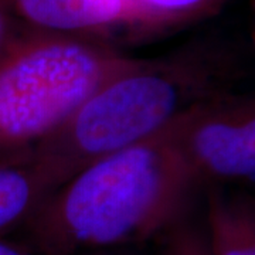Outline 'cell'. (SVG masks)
Listing matches in <instances>:
<instances>
[{
    "instance_id": "obj_1",
    "label": "cell",
    "mask_w": 255,
    "mask_h": 255,
    "mask_svg": "<svg viewBox=\"0 0 255 255\" xmlns=\"http://www.w3.org/2000/svg\"><path fill=\"white\" fill-rule=\"evenodd\" d=\"M199 183L167 127L104 156L54 191L24 226L34 255H80L135 246L182 220Z\"/></svg>"
},
{
    "instance_id": "obj_2",
    "label": "cell",
    "mask_w": 255,
    "mask_h": 255,
    "mask_svg": "<svg viewBox=\"0 0 255 255\" xmlns=\"http://www.w3.org/2000/svg\"><path fill=\"white\" fill-rule=\"evenodd\" d=\"M240 68L209 48L135 61L104 82L78 110L20 157L57 189L85 166L163 130L197 105L231 91Z\"/></svg>"
},
{
    "instance_id": "obj_3",
    "label": "cell",
    "mask_w": 255,
    "mask_h": 255,
    "mask_svg": "<svg viewBox=\"0 0 255 255\" xmlns=\"http://www.w3.org/2000/svg\"><path fill=\"white\" fill-rule=\"evenodd\" d=\"M135 61L105 41L23 27L0 58V159H16Z\"/></svg>"
},
{
    "instance_id": "obj_4",
    "label": "cell",
    "mask_w": 255,
    "mask_h": 255,
    "mask_svg": "<svg viewBox=\"0 0 255 255\" xmlns=\"http://www.w3.org/2000/svg\"><path fill=\"white\" fill-rule=\"evenodd\" d=\"M184 163L200 182L254 183L255 102L226 92L167 125Z\"/></svg>"
},
{
    "instance_id": "obj_5",
    "label": "cell",
    "mask_w": 255,
    "mask_h": 255,
    "mask_svg": "<svg viewBox=\"0 0 255 255\" xmlns=\"http://www.w3.org/2000/svg\"><path fill=\"white\" fill-rule=\"evenodd\" d=\"M23 26L38 31L104 41L115 30L132 31L129 0H6Z\"/></svg>"
},
{
    "instance_id": "obj_6",
    "label": "cell",
    "mask_w": 255,
    "mask_h": 255,
    "mask_svg": "<svg viewBox=\"0 0 255 255\" xmlns=\"http://www.w3.org/2000/svg\"><path fill=\"white\" fill-rule=\"evenodd\" d=\"M206 241L211 255H255L254 204L211 189Z\"/></svg>"
},
{
    "instance_id": "obj_7",
    "label": "cell",
    "mask_w": 255,
    "mask_h": 255,
    "mask_svg": "<svg viewBox=\"0 0 255 255\" xmlns=\"http://www.w3.org/2000/svg\"><path fill=\"white\" fill-rule=\"evenodd\" d=\"M54 191L33 164L21 159H0V238L24 227Z\"/></svg>"
},
{
    "instance_id": "obj_8",
    "label": "cell",
    "mask_w": 255,
    "mask_h": 255,
    "mask_svg": "<svg viewBox=\"0 0 255 255\" xmlns=\"http://www.w3.org/2000/svg\"><path fill=\"white\" fill-rule=\"evenodd\" d=\"M227 0H129L132 33H159L214 14Z\"/></svg>"
},
{
    "instance_id": "obj_9",
    "label": "cell",
    "mask_w": 255,
    "mask_h": 255,
    "mask_svg": "<svg viewBox=\"0 0 255 255\" xmlns=\"http://www.w3.org/2000/svg\"><path fill=\"white\" fill-rule=\"evenodd\" d=\"M174 233L179 238L184 255H211L207 247L206 236L199 230L182 223V220L174 226Z\"/></svg>"
},
{
    "instance_id": "obj_10",
    "label": "cell",
    "mask_w": 255,
    "mask_h": 255,
    "mask_svg": "<svg viewBox=\"0 0 255 255\" xmlns=\"http://www.w3.org/2000/svg\"><path fill=\"white\" fill-rule=\"evenodd\" d=\"M21 30L20 21L13 16L6 0H0V58Z\"/></svg>"
},
{
    "instance_id": "obj_11",
    "label": "cell",
    "mask_w": 255,
    "mask_h": 255,
    "mask_svg": "<svg viewBox=\"0 0 255 255\" xmlns=\"http://www.w3.org/2000/svg\"><path fill=\"white\" fill-rule=\"evenodd\" d=\"M173 227L170 228L169 231L164 233V236H166L164 255H184V253H183L182 250V246H180V243H179V238L176 236Z\"/></svg>"
},
{
    "instance_id": "obj_12",
    "label": "cell",
    "mask_w": 255,
    "mask_h": 255,
    "mask_svg": "<svg viewBox=\"0 0 255 255\" xmlns=\"http://www.w3.org/2000/svg\"><path fill=\"white\" fill-rule=\"evenodd\" d=\"M0 255H34L24 247L16 246L3 238H0Z\"/></svg>"
}]
</instances>
